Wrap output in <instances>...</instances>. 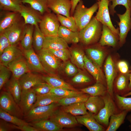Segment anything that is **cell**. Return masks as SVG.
<instances>
[{
	"instance_id": "cell-1",
	"label": "cell",
	"mask_w": 131,
	"mask_h": 131,
	"mask_svg": "<svg viewBox=\"0 0 131 131\" xmlns=\"http://www.w3.org/2000/svg\"><path fill=\"white\" fill-rule=\"evenodd\" d=\"M102 26L95 16L92 17L89 23L79 31L80 41L86 46L97 43L101 36Z\"/></svg>"
},
{
	"instance_id": "cell-2",
	"label": "cell",
	"mask_w": 131,
	"mask_h": 131,
	"mask_svg": "<svg viewBox=\"0 0 131 131\" xmlns=\"http://www.w3.org/2000/svg\"><path fill=\"white\" fill-rule=\"evenodd\" d=\"M98 8L97 2L88 8L84 6L82 0H80L76 7L73 15L79 31L89 23Z\"/></svg>"
},
{
	"instance_id": "cell-3",
	"label": "cell",
	"mask_w": 131,
	"mask_h": 131,
	"mask_svg": "<svg viewBox=\"0 0 131 131\" xmlns=\"http://www.w3.org/2000/svg\"><path fill=\"white\" fill-rule=\"evenodd\" d=\"M102 97L105 102V105L97 114L93 115L97 122L106 129L108 125L111 116L120 111H119L120 110L114 98L108 92Z\"/></svg>"
},
{
	"instance_id": "cell-4",
	"label": "cell",
	"mask_w": 131,
	"mask_h": 131,
	"mask_svg": "<svg viewBox=\"0 0 131 131\" xmlns=\"http://www.w3.org/2000/svg\"><path fill=\"white\" fill-rule=\"evenodd\" d=\"M60 106L58 103L45 106H36L24 115L23 119L30 123L49 119Z\"/></svg>"
},
{
	"instance_id": "cell-5",
	"label": "cell",
	"mask_w": 131,
	"mask_h": 131,
	"mask_svg": "<svg viewBox=\"0 0 131 131\" xmlns=\"http://www.w3.org/2000/svg\"><path fill=\"white\" fill-rule=\"evenodd\" d=\"M38 53L46 73L49 75H56L61 65V60L48 49L43 48Z\"/></svg>"
},
{
	"instance_id": "cell-6",
	"label": "cell",
	"mask_w": 131,
	"mask_h": 131,
	"mask_svg": "<svg viewBox=\"0 0 131 131\" xmlns=\"http://www.w3.org/2000/svg\"><path fill=\"white\" fill-rule=\"evenodd\" d=\"M39 27L45 37L58 36L60 23L55 13L51 12L42 15Z\"/></svg>"
},
{
	"instance_id": "cell-7",
	"label": "cell",
	"mask_w": 131,
	"mask_h": 131,
	"mask_svg": "<svg viewBox=\"0 0 131 131\" xmlns=\"http://www.w3.org/2000/svg\"><path fill=\"white\" fill-rule=\"evenodd\" d=\"M0 108L9 114L21 119L24 115L19 105L12 96L6 91L1 92Z\"/></svg>"
},
{
	"instance_id": "cell-8",
	"label": "cell",
	"mask_w": 131,
	"mask_h": 131,
	"mask_svg": "<svg viewBox=\"0 0 131 131\" xmlns=\"http://www.w3.org/2000/svg\"><path fill=\"white\" fill-rule=\"evenodd\" d=\"M98 8L96 14L95 16L98 21L103 25L108 27L116 36L119 37V28H115L111 21L109 8V0H101L97 2Z\"/></svg>"
},
{
	"instance_id": "cell-9",
	"label": "cell",
	"mask_w": 131,
	"mask_h": 131,
	"mask_svg": "<svg viewBox=\"0 0 131 131\" xmlns=\"http://www.w3.org/2000/svg\"><path fill=\"white\" fill-rule=\"evenodd\" d=\"M27 25L21 16L10 27L5 30L11 45L21 42L25 33Z\"/></svg>"
},
{
	"instance_id": "cell-10",
	"label": "cell",
	"mask_w": 131,
	"mask_h": 131,
	"mask_svg": "<svg viewBox=\"0 0 131 131\" xmlns=\"http://www.w3.org/2000/svg\"><path fill=\"white\" fill-rule=\"evenodd\" d=\"M49 119L62 129L64 128L74 127L76 126L78 123L75 116L58 109Z\"/></svg>"
},
{
	"instance_id": "cell-11",
	"label": "cell",
	"mask_w": 131,
	"mask_h": 131,
	"mask_svg": "<svg viewBox=\"0 0 131 131\" xmlns=\"http://www.w3.org/2000/svg\"><path fill=\"white\" fill-rule=\"evenodd\" d=\"M116 67L112 57L109 55L106 60L104 65L105 75L107 92L114 98L113 86L116 77Z\"/></svg>"
},
{
	"instance_id": "cell-12",
	"label": "cell",
	"mask_w": 131,
	"mask_h": 131,
	"mask_svg": "<svg viewBox=\"0 0 131 131\" xmlns=\"http://www.w3.org/2000/svg\"><path fill=\"white\" fill-rule=\"evenodd\" d=\"M117 15L120 20L117 23L119 27V44L121 46L125 43L128 34L131 29V10L126 9L124 14H117Z\"/></svg>"
},
{
	"instance_id": "cell-13",
	"label": "cell",
	"mask_w": 131,
	"mask_h": 131,
	"mask_svg": "<svg viewBox=\"0 0 131 131\" xmlns=\"http://www.w3.org/2000/svg\"><path fill=\"white\" fill-rule=\"evenodd\" d=\"M23 18L25 23L34 26L38 25L41 21L42 15L30 6L21 5L18 11Z\"/></svg>"
},
{
	"instance_id": "cell-14",
	"label": "cell",
	"mask_w": 131,
	"mask_h": 131,
	"mask_svg": "<svg viewBox=\"0 0 131 131\" xmlns=\"http://www.w3.org/2000/svg\"><path fill=\"white\" fill-rule=\"evenodd\" d=\"M7 67L12 72V75L18 79L25 74L31 71L23 55L10 63Z\"/></svg>"
},
{
	"instance_id": "cell-15",
	"label": "cell",
	"mask_w": 131,
	"mask_h": 131,
	"mask_svg": "<svg viewBox=\"0 0 131 131\" xmlns=\"http://www.w3.org/2000/svg\"><path fill=\"white\" fill-rule=\"evenodd\" d=\"M23 52L31 71L43 74L46 73L38 54L32 47L28 50H23Z\"/></svg>"
},
{
	"instance_id": "cell-16",
	"label": "cell",
	"mask_w": 131,
	"mask_h": 131,
	"mask_svg": "<svg viewBox=\"0 0 131 131\" xmlns=\"http://www.w3.org/2000/svg\"><path fill=\"white\" fill-rule=\"evenodd\" d=\"M48 8L57 14L71 16V3L70 0H47Z\"/></svg>"
},
{
	"instance_id": "cell-17",
	"label": "cell",
	"mask_w": 131,
	"mask_h": 131,
	"mask_svg": "<svg viewBox=\"0 0 131 131\" xmlns=\"http://www.w3.org/2000/svg\"><path fill=\"white\" fill-rule=\"evenodd\" d=\"M37 97V95L32 88L22 90L19 105L24 115L32 109Z\"/></svg>"
},
{
	"instance_id": "cell-18",
	"label": "cell",
	"mask_w": 131,
	"mask_h": 131,
	"mask_svg": "<svg viewBox=\"0 0 131 131\" xmlns=\"http://www.w3.org/2000/svg\"><path fill=\"white\" fill-rule=\"evenodd\" d=\"M84 61V68L93 76L96 82L102 83L106 87L105 75L101 68L85 55Z\"/></svg>"
},
{
	"instance_id": "cell-19",
	"label": "cell",
	"mask_w": 131,
	"mask_h": 131,
	"mask_svg": "<svg viewBox=\"0 0 131 131\" xmlns=\"http://www.w3.org/2000/svg\"><path fill=\"white\" fill-rule=\"evenodd\" d=\"M85 49L89 58L101 68L105 58L106 54L103 47L98 43L92 45Z\"/></svg>"
},
{
	"instance_id": "cell-20",
	"label": "cell",
	"mask_w": 131,
	"mask_h": 131,
	"mask_svg": "<svg viewBox=\"0 0 131 131\" xmlns=\"http://www.w3.org/2000/svg\"><path fill=\"white\" fill-rule=\"evenodd\" d=\"M130 72L125 74L120 73L116 77L114 84V95L123 96L130 91L129 85Z\"/></svg>"
},
{
	"instance_id": "cell-21",
	"label": "cell",
	"mask_w": 131,
	"mask_h": 131,
	"mask_svg": "<svg viewBox=\"0 0 131 131\" xmlns=\"http://www.w3.org/2000/svg\"><path fill=\"white\" fill-rule=\"evenodd\" d=\"M78 123L86 127L90 131H105L106 128L98 123L93 115L88 113L76 117Z\"/></svg>"
},
{
	"instance_id": "cell-22",
	"label": "cell",
	"mask_w": 131,
	"mask_h": 131,
	"mask_svg": "<svg viewBox=\"0 0 131 131\" xmlns=\"http://www.w3.org/2000/svg\"><path fill=\"white\" fill-rule=\"evenodd\" d=\"M30 71L18 79L22 90H26L32 88L37 84L45 82L43 80L42 76Z\"/></svg>"
},
{
	"instance_id": "cell-23",
	"label": "cell",
	"mask_w": 131,
	"mask_h": 131,
	"mask_svg": "<svg viewBox=\"0 0 131 131\" xmlns=\"http://www.w3.org/2000/svg\"><path fill=\"white\" fill-rule=\"evenodd\" d=\"M17 45H10L0 55V64L7 67L10 63L23 55V50Z\"/></svg>"
},
{
	"instance_id": "cell-24",
	"label": "cell",
	"mask_w": 131,
	"mask_h": 131,
	"mask_svg": "<svg viewBox=\"0 0 131 131\" xmlns=\"http://www.w3.org/2000/svg\"><path fill=\"white\" fill-rule=\"evenodd\" d=\"M21 17L18 12L1 10L0 12V32L10 27Z\"/></svg>"
},
{
	"instance_id": "cell-25",
	"label": "cell",
	"mask_w": 131,
	"mask_h": 131,
	"mask_svg": "<svg viewBox=\"0 0 131 131\" xmlns=\"http://www.w3.org/2000/svg\"><path fill=\"white\" fill-rule=\"evenodd\" d=\"M98 43L102 46L115 47L118 44H119V37L115 35L108 27L103 25L101 35Z\"/></svg>"
},
{
	"instance_id": "cell-26",
	"label": "cell",
	"mask_w": 131,
	"mask_h": 131,
	"mask_svg": "<svg viewBox=\"0 0 131 131\" xmlns=\"http://www.w3.org/2000/svg\"><path fill=\"white\" fill-rule=\"evenodd\" d=\"M4 87L5 91L11 94L19 105L22 89L18 79L12 75Z\"/></svg>"
},
{
	"instance_id": "cell-27",
	"label": "cell",
	"mask_w": 131,
	"mask_h": 131,
	"mask_svg": "<svg viewBox=\"0 0 131 131\" xmlns=\"http://www.w3.org/2000/svg\"><path fill=\"white\" fill-rule=\"evenodd\" d=\"M85 103L87 110L93 115L97 114L105 104L102 97L100 96H90Z\"/></svg>"
},
{
	"instance_id": "cell-28",
	"label": "cell",
	"mask_w": 131,
	"mask_h": 131,
	"mask_svg": "<svg viewBox=\"0 0 131 131\" xmlns=\"http://www.w3.org/2000/svg\"><path fill=\"white\" fill-rule=\"evenodd\" d=\"M68 48V44L58 36L45 37L43 49L57 50Z\"/></svg>"
},
{
	"instance_id": "cell-29",
	"label": "cell",
	"mask_w": 131,
	"mask_h": 131,
	"mask_svg": "<svg viewBox=\"0 0 131 131\" xmlns=\"http://www.w3.org/2000/svg\"><path fill=\"white\" fill-rule=\"evenodd\" d=\"M69 49L71 53V62L79 68L84 69L85 55L82 48L78 45H75Z\"/></svg>"
},
{
	"instance_id": "cell-30",
	"label": "cell",
	"mask_w": 131,
	"mask_h": 131,
	"mask_svg": "<svg viewBox=\"0 0 131 131\" xmlns=\"http://www.w3.org/2000/svg\"><path fill=\"white\" fill-rule=\"evenodd\" d=\"M43 80L52 88L64 89L78 91L70 84L65 82L56 75L42 76Z\"/></svg>"
},
{
	"instance_id": "cell-31",
	"label": "cell",
	"mask_w": 131,
	"mask_h": 131,
	"mask_svg": "<svg viewBox=\"0 0 131 131\" xmlns=\"http://www.w3.org/2000/svg\"><path fill=\"white\" fill-rule=\"evenodd\" d=\"M58 36L64 40L68 44H77L80 41L79 31L74 32L60 25L58 33Z\"/></svg>"
},
{
	"instance_id": "cell-32",
	"label": "cell",
	"mask_w": 131,
	"mask_h": 131,
	"mask_svg": "<svg viewBox=\"0 0 131 131\" xmlns=\"http://www.w3.org/2000/svg\"><path fill=\"white\" fill-rule=\"evenodd\" d=\"M129 112L126 110L120 111L110 117L108 125L106 131H116L124 123Z\"/></svg>"
},
{
	"instance_id": "cell-33",
	"label": "cell",
	"mask_w": 131,
	"mask_h": 131,
	"mask_svg": "<svg viewBox=\"0 0 131 131\" xmlns=\"http://www.w3.org/2000/svg\"><path fill=\"white\" fill-rule=\"evenodd\" d=\"M29 124L39 131H58L62 129L49 119L30 123Z\"/></svg>"
},
{
	"instance_id": "cell-34",
	"label": "cell",
	"mask_w": 131,
	"mask_h": 131,
	"mask_svg": "<svg viewBox=\"0 0 131 131\" xmlns=\"http://www.w3.org/2000/svg\"><path fill=\"white\" fill-rule=\"evenodd\" d=\"M61 109L75 116L84 115L88 113L87 111L85 102H83L61 106Z\"/></svg>"
},
{
	"instance_id": "cell-35",
	"label": "cell",
	"mask_w": 131,
	"mask_h": 131,
	"mask_svg": "<svg viewBox=\"0 0 131 131\" xmlns=\"http://www.w3.org/2000/svg\"><path fill=\"white\" fill-rule=\"evenodd\" d=\"M90 96H103L108 92L106 87L103 84L96 82L93 85L80 90Z\"/></svg>"
},
{
	"instance_id": "cell-36",
	"label": "cell",
	"mask_w": 131,
	"mask_h": 131,
	"mask_svg": "<svg viewBox=\"0 0 131 131\" xmlns=\"http://www.w3.org/2000/svg\"><path fill=\"white\" fill-rule=\"evenodd\" d=\"M37 95L36 101L32 108L38 106H47L53 103H58L62 98L49 93Z\"/></svg>"
},
{
	"instance_id": "cell-37",
	"label": "cell",
	"mask_w": 131,
	"mask_h": 131,
	"mask_svg": "<svg viewBox=\"0 0 131 131\" xmlns=\"http://www.w3.org/2000/svg\"><path fill=\"white\" fill-rule=\"evenodd\" d=\"M45 37L38 25L34 26L33 45L34 49L37 52L43 48Z\"/></svg>"
},
{
	"instance_id": "cell-38",
	"label": "cell",
	"mask_w": 131,
	"mask_h": 131,
	"mask_svg": "<svg viewBox=\"0 0 131 131\" xmlns=\"http://www.w3.org/2000/svg\"><path fill=\"white\" fill-rule=\"evenodd\" d=\"M23 4L27 3L34 9L39 12L42 15L51 12L48 6L47 0H23Z\"/></svg>"
},
{
	"instance_id": "cell-39",
	"label": "cell",
	"mask_w": 131,
	"mask_h": 131,
	"mask_svg": "<svg viewBox=\"0 0 131 131\" xmlns=\"http://www.w3.org/2000/svg\"><path fill=\"white\" fill-rule=\"evenodd\" d=\"M90 96L87 94L83 93L76 96L62 98L58 103L59 106H63L79 102H85Z\"/></svg>"
},
{
	"instance_id": "cell-40",
	"label": "cell",
	"mask_w": 131,
	"mask_h": 131,
	"mask_svg": "<svg viewBox=\"0 0 131 131\" xmlns=\"http://www.w3.org/2000/svg\"><path fill=\"white\" fill-rule=\"evenodd\" d=\"M34 26L27 25L25 33L20 42L21 46L23 50H28L32 48Z\"/></svg>"
},
{
	"instance_id": "cell-41",
	"label": "cell",
	"mask_w": 131,
	"mask_h": 131,
	"mask_svg": "<svg viewBox=\"0 0 131 131\" xmlns=\"http://www.w3.org/2000/svg\"><path fill=\"white\" fill-rule=\"evenodd\" d=\"M23 0H0L1 10L18 12Z\"/></svg>"
},
{
	"instance_id": "cell-42",
	"label": "cell",
	"mask_w": 131,
	"mask_h": 131,
	"mask_svg": "<svg viewBox=\"0 0 131 131\" xmlns=\"http://www.w3.org/2000/svg\"><path fill=\"white\" fill-rule=\"evenodd\" d=\"M0 118L7 122L20 126L30 125L24 119L11 115L0 108Z\"/></svg>"
},
{
	"instance_id": "cell-43",
	"label": "cell",
	"mask_w": 131,
	"mask_h": 131,
	"mask_svg": "<svg viewBox=\"0 0 131 131\" xmlns=\"http://www.w3.org/2000/svg\"><path fill=\"white\" fill-rule=\"evenodd\" d=\"M56 15L61 25L74 32L79 31L75 20L73 16L67 17L61 15Z\"/></svg>"
},
{
	"instance_id": "cell-44",
	"label": "cell",
	"mask_w": 131,
	"mask_h": 131,
	"mask_svg": "<svg viewBox=\"0 0 131 131\" xmlns=\"http://www.w3.org/2000/svg\"><path fill=\"white\" fill-rule=\"evenodd\" d=\"M114 99L120 111H131V97H127L117 94L114 95Z\"/></svg>"
},
{
	"instance_id": "cell-45",
	"label": "cell",
	"mask_w": 131,
	"mask_h": 131,
	"mask_svg": "<svg viewBox=\"0 0 131 131\" xmlns=\"http://www.w3.org/2000/svg\"><path fill=\"white\" fill-rule=\"evenodd\" d=\"M83 93L81 91H75L64 89L52 88L49 93L63 98L76 96Z\"/></svg>"
},
{
	"instance_id": "cell-46",
	"label": "cell",
	"mask_w": 131,
	"mask_h": 131,
	"mask_svg": "<svg viewBox=\"0 0 131 131\" xmlns=\"http://www.w3.org/2000/svg\"><path fill=\"white\" fill-rule=\"evenodd\" d=\"M109 8L110 14L114 16L115 13V8L118 5L124 6L126 9L131 10V0H109Z\"/></svg>"
},
{
	"instance_id": "cell-47",
	"label": "cell",
	"mask_w": 131,
	"mask_h": 131,
	"mask_svg": "<svg viewBox=\"0 0 131 131\" xmlns=\"http://www.w3.org/2000/svg\"><path fill=\"white\" fill-rule=\"evenodd\" d=\"M12 72L7 66L0 64V90L10 79Z\"/></svg>"
},
{
	"instance_id": "cell-48",
	"label": "cell",
	"mask_w": 131,
	"mask_h": 131,
	"mask_svg": "<svg viewBox=\"0 0 131 131\" xmlns=\"http://www.w3.org/2000/svg\"><path fill=\"white\" fill-rule=\"evenodd\" d=\"M55 56L63 62L66 61L70 59L71 55L68 48L59 49H48Z\"/></svg>"
},
{
	"instance_id": "cell-49",
	"label": "cell",
	"mask_w": 131,
	"mask_h": 131,
	"mask_svg": "<svg viewBox=\"0 0 131 131\" xmlns=\"http://www.w3.org/2000/svg\"><path fill=\"white\" fill-rule=\"evenodd\" d=\"M52 87L45 82L38 83L32 88L37 95L49 93Z\"/></svg>"
},
{
	"instance_id": "cell-50",
	"label": "cell",
	"mask_w": 131,
	"mask_h": 131,
	"mask_svg": "<svg viewBox=\"0 0 131 131\" xmlns=\"http://www.w3.org/2000/svg\"><path fill=\"white\" fill-rule=\"evenodd\" d=\"M64 70L66 74L69 76H74L77 73L78 70L76 66L71 61L68 60L64 62Z\"/></svg>"
},
{
	"instance_id": "cell-51",
	"label": "cell",
	"mask_w": 131,
	"mask_h": 131,
	"mask_svg": "<svg viewBox=\"0 0 131 131\" xmlns=\"http://www.w3.org/2000/svg\"><path fill=\"white\" fill-rule=\"evenodd\" d=\"M72 81L74 83L76 84H85L91 82V80L87 75L82 73L79 72L74 76Z\"/></svg>"
},
{
	"instance_id": "cell-52",
	"label": "cell",
	"mask_w": 131,
	"mask_h": 131,
	"mask_svg": "<svg viewBox=\"0 0 131 131\" xmlns=\"http://www.w3.org/2000/svg\"><path fill=\"white\" fill-rule=\"evenodd\" d=\"M11 45L5 30L0 32V55Z\"/></svg>"
},
{
	"instance_id": "cell-53",
	"label": "cell",
	"mask_w": 131,
	"mask_h": 131,
	"mask_svg": "<svg viewBox=\"0 0 131 131\" xmlns=\"http://www.w3.org/2000/svg\"><path fill=\"white\" fill-rule=\"evenodd\" d=\"M16 126L0 119V131H9L16 130Z\"/></svg>"
},
{
	"instance_id": "cell-54",
	"label": "cell",
	"mask_w": 131,
	"mask_h": 131,
	"mask_svg": "<svg viewBox=\"0 0 131 131\" xmlns=\"http://www.w3.org/2000/svg\"><path fill=\"white\" fill-rule=\"evenodd\" d=\"M116 65V67L120 73L126 74L130 71L129 70L127 63L124 60H121L118 61Z\"/></svg>"
},
{
	"instance_id": "cell-55",
	"label": "cell",
	"mask_w": 131,
	"mask_h": 131,
	"mask_svg": "<svg viewBox=\"0 0 131 131\" xmlns=\"http://www.w3.org/2000/svg\"><path fill=\"white\" fill-rule=\"evenodd\" d=\"M16 130H19L22 131H39L36 128L30 125H26L22 126H16Z\"/></svg>"
},
{
	"instance_id": "cell-56",
	"label": "cell",
	"mask_w": 131,
	"mask_h": 131,
	"mask_svg": "<svg viewBox=\"0 0 131 131\" xmlns=\"http://www.w3.org/2000/svg\"><path fill=\"white\" fill-rule=\"evenodd\" d=\"M71 3V8L70 11L71 16H73L76 6L80 0H70Z\"/></svg>"
},
{
	"instance_id": "cell-57",
	"label": "cell",
	"mask_w": 131,
	"mask_h": 131,
	"mask_svg": "<svg viewBox=\"0 0 131 131\" xmlns=\"http://www.w3.org/2000/svg\"><path fill=\"white\" fill-rule=\"evenodd\" d=\"M129 89L130 91L131 90V69L130 70L129 74Z\"/></svg>"
},
{
	"instance_id": "cell-58",
	"label": "cell",
	"mask_w": 131,
	"mask_h": 131,
	"mask_svg": "<svg viewBox=\"0 0 131 131\" xmlns=\"http://www.w3.org/2000/svg\"><path fill=\"white\" fill-rule=\"evenodd\" d=\"M127 119L130 123V128L131 130V114H130L127 116Z\"/></svg>"
},
{
	"instance_id": "cell-59",
	"label": "cell",
	"mask_w": 131,
	"mask_h": 131,
	"mask_svg": "<svg viewBox=\"0 0 131 131\" xmlns=\"http://www.w3.org/2000/svg\"><path fill=\"white\" fill-rule=\"evenodd\" d=\"M130 95H131V90L123 96L127 97Z\"/></svg>"
},
{
	"instance_id": "cell-60",
	"label": "cell",
	"mask_w": 131,
	"mask_h": 131,
	"mask_svg": "<svg viewBox=\"0 0 131 131\" xmlns=\"http://www.w3.org/2000/svg\"><path fill=\"white\" fill-rule=\"evenodd\" d=\"M97 1H100L101 0H96Z\"/></svg>"
}]
</instances>
